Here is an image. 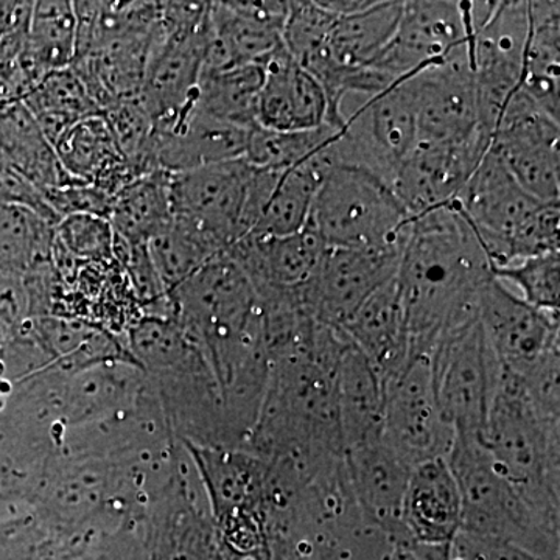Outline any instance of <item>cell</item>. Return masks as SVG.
Returning a JSON list of instances; mask_svg holds the SVG:
<instances>
[{
	"instance_id": "obj_1",
	"label": "cell",
	"mask_w": 560,
	"mask_h": 560,
	"mask_svg": "<svg viewBox=\"0 0 560 560\" xmlns=\"http://www.w3.org/2000/svg\"><path fill=\"white\" fill-rule=\"evenodd\" d=\"M167 298L172 318L205 352L219 381L228 418L237 427L254 425L270 370L264 315L248 276L223 254Z\"/></svg>"
},
{
	"instance_id": "obj_2",
	"label": "cell",
	"mask_w": 560,
	"mask_h": 560,
	"mask_svg": "<svg viewBox=\"0 0 560 560\" xmlns=\"http://www.w3.org/2000/svg\"><path fill=\"white\" fill-rule=\"evenodd\" d=\"M492 278V264L455 202L411 219L397 271L410 360L430 357L442 337L477 319Z\"/></svg>"
},
{
	"instance_id": "obj_3",
	"label": "cell",
	"mask_w": 560,
	"mask_h": 560,
	"mask_svg": "<svg viewBox=\"0 0 560 560\" xmlns=\"http://www.w3.org/2000/svg\"><path fill=\"white\" fill-rule=\"evenodd\" d=\"M132 359L156 394L173 436L195 447L241 448L205 352L172 316H142L127 330Z\"/></svg>"
},
{
	"instance_id": "obj_4",
	"label": "cell",
	"mask_w": 560,
	"mask_h": 560,
	"mask_svg": "<svg viewBox=\"0 0 560 560\" xmlns=\"http://www.w3.org/2000/svg\"><path fill=\"white\" fill-rule=\"evenodd\" d=\"M560 422L534 407L521 377L501 370L486 445L501 474L541 518L560 523Z\"/></svg>"
},
{
	"instance_id": "obj_5",
	"label": "cell",
	"mask_w": 560,
	"mask_h": 560,
	"mask_svg": "<svg viewBox=\"0 0 560 560\" xmlns=\"http://www.w3.org/2000/svg\"><path fill=\"white\" fill-rule=\"evenodd\" d=\"M493 268L559 250V202L530 197L492 149L455 201Z\"/></svg>"
},
{
	"instance_id": "obj_6",
	"label": "cell",
	"mask_w": 560,
	"mask_h": 560,
	"mask_svg": "<svg viewBox=\"0 0 560 560\" xmlns=\"http://www.w3.org/2000/svg\"><path fill=\"white\" fill-rule=\"evenodd\" d=\"M463 504L459 533L560 560L559 525L541 518L506 480L481 441L455 438L447 455Z\"/></svg>"
},
{
	"instance_id": "obj_7",
	"label": "cell",
	"mask_w": 560,
	"mask_h": 560,
	"mask_svg": "<svg viewBox=\"0 0 560 560\" xmlns=\"http://www.w3.org/2000/svg\"><path fill=\"white\" fill-rule=\"evenodd\" d=\"M280 173L254 167L245 158L171 173L173 217L189 221L226 253L256 228Z\"/></svg>"
},
{
	"instance_id": "obj_8",
	"label": "cell",
	"mask_w": 560,
	"mask_h": 560,
	"mask_svg": "<svg viewBox=\"0 0 560 560\" xmlns=\"http://www.w3.org/2000/svg\"><path fill=\"white\" fill-rule=\"evenodd\" d=\"M411 217L388 183L361 168L334 165L313 201L311 228L327 248L404 245Z\"/></svg>"
},
{
	"instance_id": "obj_9",
	"label": "cell",
	"mask_w": 560,
	"mask_h": 560,
	"mask_svg": "<svg viewBox=\"0 0 560 560\" xmlns=\"http://www.w3.org/2000/svg\"><path fill=\"white\" fill-rule=\"evenodd\" d=\"M180 444L189 452L200 475L220 548L232 555L267 560V466L264 460L246 448Z\"/></svg>"
},
{
	"instance_id": "obj_10",
	"label": "cell",
	"mask_w": 560,
	"mask_h": 560,
	"mask_svg": "<svg viewBox=\"0 0 560 560\" xmlns=\"http://www.w3.org/2000/svg\"><path fill=\"white\" fill-rule=\"evenodd\" d=\"M431 382L441 418L455 438L482 442L499 385L500 364L480 319L442 337L430 353Z\"/></svg>"
},
{
	"instance_id": "obj_11",
	"label": "cell",
	"mask_w": 560,
	"mask_h": 560,
	"mask_svg": "<svg viewBox=\"0 0 560 560\" xmlns=\"http://www.w3.org/2000/svg\"><path fill=\"white\" fill-rule=\"evenodd\" d=\"M529 36L528 2H469V61L480 127L493 136L504 106L521 86Z\"/></svg>"
},
{
	"instance_id": "obj_12",
	"label": "cell",
	"mask_w": 560,
	"mask_h": 560,
	"mask_svg": "<svg viewBox=\"0 0 560 560\" xmlns=\"http://www.w3.org/2000/svg\"><path fill=\"white\" fill-rule=\"evenodd\" d=\"M142 537L149 560H213L219 534L200 475L183 444L171 477L143 512Z\"/></svg>"
},
{
	"instance_id": "obj_13",
	"label": "cell",
	"mask_w": 560,
	"mask_h": 560,
	"mask_svg": "<svg viewBox=\"0 0 560 560\" xmlns=\"http://www.w3.org/2000/svg\"><path fill=\"white\" fill-rule=\"evenodd\" d=\"M382 440L408 467L445 459L455 433L441 418L430 357H416L385 383Z\"/></svg>"
},
{
	"instance_id": "obj_14",
	"label": "cell",
	"mask_w": 560,
	"mask_h": 560,
	"mask_svg": "<svg viewBox=\"0 0 560 560\" xmlns=\"http://www.w3.org/2000/svg\"><path fill=\"white\" fill-rule=\"evenodd\" d=\"M401 248H327L315 275L300 287L305 311L341 330L375 291L396 278Z\"/></svg>"
},
{
	"instance_id": "obj_15",
	"label": "cell",
	"mask_w": 560,
	"mask_h": 560,
	"mask_svg": "<svg viewBox=\"0 0 560 560\" xmlns=\"http://www.w3.org/2000/svg\"><path fill=\"white\" fill-rule=\"evenodd\" d=\"M559 121L518 88L501 113L490 149L526 194L541 202H559Z\"/></svg>"
},
{
	"instance_id": "obj_16",
	"label": "cell",
	"mask_w": 560,
	"mask_h": 560,
	"mask_svg": "<svg viewBox=\"0 0 560 560\" xmlns=\"http://www.w3.org/2000/svg\"><path fill=\"white\" fill-rule=\"evenodd\" d=\"M478 319L501 370L517 377L560 357L559 315L537 311L499 279L482 290Z\"/></svg>"
},
{
	"instance_id": "obj_17",
	"label": "cell",
	"mask_w": 560,
	"mask_h": 560,
	"mask_svg": "<svg viewBox=\"0 0 560 560\" xmlns=\"http://www.w3.org/2000/svg\"><path fill=\"white\" fill-rule=\"evenodd\" d=\"M469 40V2L418 0L404 2L397 31L386 49L372 61L386 84L410 77L430 65L466 49Z\"/></svg>"
},
{
	"instance_id": "obj_18",
	"label": "cell",
	"mask_w": 560,
	"mask_h": 560,
	"mask_svg": "<svg viewBox=\"0 0 560 560\" xmlns=\"http://www.w3.org/2000/svg\"><path fill=\"white\" fill-rule=\"evenodd\" d=\"M412 83L418 143L464 142L486 132L480 127L477 86L467 47L445 61L420 69Z\"/></svg>"
},
{
	"instance_id": "obj_19",
	"label": "cell",
	"mask_w": 560,
	"mask_h": 560,
	"mask_svg": "<svg viewBox=\"0 0 560 560\" xmlns=\"http://www.w3.org/2000/svg\"><path fill=\"white\" fill-rule=\"evenodd\" d=\"M492 138L480 132L455 143H418L401 162L393 190L411 219L458 198L488 153Z\"/></svg>"
},
{
	"instance_id": "obj_20",
	"label": "cell",
	"mask_w": 560,
	"mask_h": 560,
	"mask_svg": "<svg viewBox=\"0 0 560 560\" xmlns=\"http://www.w3.org/2000/svg\"><path fill=\"white\" fill-rule=\"evenodd\" d=\"M208 20L171 33L156 22L149 66L139 95L156 130H165L194 102L205 61Z\"/></svg>"
},
{
	"instance_id": "obj_21",
	"label": "cell",
	"mask_w": 560,
	"mask_h": 560,
	"mask_svg": "<svg viewBox=\"0 0 560 560\" xmlns=\"http://www.w3.org/2000/svg\"><path fill=\"white\" fill-rule=\"evenodd\" d=\"M289 11L290 2H209L202 72L265 60L282 46Z\"/></svg>"
},
{
	"instance_id": "obj_22",
	"label": "cell",
	"mask_w": 560,
	"mask_h": 560,
	"mask_svg": "<svg viewBox=\"0 0 560 560\" xmlns=\"http://www.w3.org/2000/svg\"><path fill=\"white\" fill-rule=\"evenodd\" d=\"M345 470L350 492L366 522L381 529L393 547L410 548L401 510L411 467L383 440H377L348 448Z\"/></svg>"
},
{
	"instance_id": "obj_23",
	"label": "cell",
	"mask_w": 560,
	"mask_h": 560,
	"mask_svg": "<svg viewBox=\"0 0 560 560\" xmlns=\"http://www.w3.org/2000/svg\"><path fill=\"white\" fill-rule=\"evenodd\" d=\"M256 106V125L272 131H311L329 125V101L319 81L285 47L268 55Z\"/></svg>"
},
{
	"instance_id": "obj_24",
	"label": "cell",
	"mask_w": 560,
	"mask_h": 560,
	"mask_svg": "<svg viewBox=\"0 0 560 560\" xmlns=\"http://www.w3.org/2000/svg\"><path fill=\"white\" fill-rule=\"evenodd\" d=\"M253 128L210 116L190 103L171 127L154 131V164L160 171L180 173L242 160Z\"/></svg>"
},
{
	"instance_id": "obj_25",
	"label": "cell",
	"mask_w": 560,
	"mask_h": 560,
	"mask_svg": "<svg viewBox=\"0 0 560 560\" xmlns=\"http://www.w3.org/2000/svg\"><path fill=\"white\" fill-rule=\"evenodd\" d=\"M463 504L447 459H431L411 470L401 523L410 548L452 545L460 530Z\"/></svg>"
},
{
	"instance_id": "obj_26",
	"label": "cell",
	"mask_w": 560,
	"mask_h": 560,
	"mask_svg": "<svg viewBox=\"0 0 560 560\" xmlns=\"http://www.w3.org/2000/svg\"><path fill=\"white\" fill-rule=\"evenodd\" d=\"M326 243L305 226L282 237L248 234L226 250L248 276L254 290H291L304 285L318 268Z\"/></svg>"
},
{
	"instance_id": "obj_27",
	"label": "cell",
	"mask_w": 560,
	"mask_h": 560,
	"mask_svg": "<svg viewBox=\"0 0 560 560\" xmlns=\"http://www.w3.org/2000/svg\"><path fill=\"white\" fill-rule=\"evenodd\" d=\"M341 331L366 357L383 385L404 370L410 361V337L397 276L375 291Z\"/></svg>"
},
{
	"instance_id": "obj_28",
	"label": "cell",
	"mask_w": 560,
	"mask_h": 560,
	"mask_svg": "<svg viewBox=\"0 0 560 560\" xmlns=\"http://www.w3.org/2000/svg\"><path fill=\"white\" fill-rule=\"evenodd\" d=\"M337 401L345 452L382 440L385 385L350 340L338 366Z\"/></svg>"
},
{
	"instance_id": "obj_29",
	"label": "cell",
	"mask_w": 560,
	"mask_h": 560,
	"mask_svg": "<svg viewBox=\"0 0 560 560\" xmlns=\"http://www.w3.org/2000/svg\"><path fill=\"white\" fill-rule=\"evenodd\" d=\"M0 153L39 191L75 183L22 101L0 102Z\"/></svg>"
},
{
	"instance_id": "obj_30",
	"label": "cell",
	"mask_w": 560,
	"mask_h": 560,
	"mask_svg": "<svg viewBox=\"0 0 560 560\" xmlns=\"http://www.w3.org/2000/svg\"><path fill=\"white\" fill-rule=\"evenodd\" d=\"M401 10L404 2H372L359 13L335 18L327 47L340 77L341 98L345 77L377 60L397 31Z\"/></svg>"
},
{
	"instance_id": "obj_31",
	"label": "cell",
	"mask_w": 560,
	"mask_h": 560,
	"mask_svg": "<svg viewBox=\"0 0 560 560\" xmlns=\"http://www.w3.org/2000/svg\"><path fill=\"white\" fill-rule=\"evenodd\" d=\"M529 3V36L521 90L541 110L559 121L560 5Z\"/></svg>"
},
{
	"instance_id": "obj_32",
	"label": "cell",
	"mask_w": 560,
	"mask_h": 560,
	"mask_svg": "<svg viewBox=\"0 0 560 560\" xmlns=\"http://www.w3.org/2000/svg\"><path fill=\"white\" fill-rule=\"evenodd\" d=\"M331 167L334 165L324 147L311 160L280 173L278 183L250 234L282 237L304 230L320 180Z\"/></svg>"
},
{
	"instance_id": "obj_33",
	"label": "cell",
	"mask_w": 560,
	"mask_h": 560,
	"mask_svg": "<svg viewBox=\"0 0 560 560\" xmlns=\"http://www.w3.org/2000/svg\"><path fill=\"white\" fill-rule=\"evenodd\" d=\"M108 220L121 241L147 245L172 223L171 173H147L124 187L113 198Z\"/></svg>"
},
{
	"instance_id": "obj_34",
	"label": "cell",
	"mask_w": 560,
	"mask_h": 560,
	"mask_svg": "<svg viewBox=\"0 0 560 560\" xmlns=\"http://www.w3.org/2000/svg\"><path fill=\"white\" fill-rule=\"evenodd\" d=\"M22 102L32 110L51 145L77 121L101 113L75 70H54Z\"/></svg>"
},
{
	"instance_id": "obj_35",
	"label": "cell",
	"mask_w": 560,
	"mask_h": 560,
	"mask_svg": "<svg viewBox=\"0 0 560 560\" xmlns=\"http://www.w3.org/2000/svg\"><path fill=\"white\" fill-rule=\"evenodd\" d=\"M261 81V61L220 72H202L191 103L210 116L253 128L256 127V106Z\"/></svg>"
},
{
	"instance_id": "obj_36",
	"label": "cell",
	"mask_w": 560,
	"mask_h": 560,
	"mask_svg": "<svg viewBox=\"0 0 560 560\" xmlns=\"http://www.w3.org/2000/svg\"><path fill=\"white\" fill-rule=\"evenodd\" d=\"M54 149L70 179L94 186L125 161L102 114L77 121Z\"/></svg>"
},
{
	"instance_id": "obj_37",
	"label": "cell",
	"mask_w": 560,
	"mask_h": 560,
	"mask_svg": "<svg viewBox=\"0 0 560 560\" xmlns=\"http://www.w3.org/2000/svg\"><path fill=\"white\" fill-rule=\"evenodd\" d=\"M147 246L165 294L175 290L210 260L226 254L205 232L178 217H173L172 223L156 237L151 238Z\"/></svg>"
},
{
	"instance_id": "obj_38",
	"label": "cell",
	"mask_w": 560,
	"mask_h": 560,
	"mask_svg": "<svg viewBox=\"0 0 560 560\" xmlns=\"http://www.w3.org/2000/svg\"><path fill=\"white\" fill-rule=\"evenodd\" d=\"M55 226L22 206L0 202V271L25 276L51 264Z\"/></svg>"
},
{
	"instance_id": "obj_39",
	"label": "cell",
	"mask_w": 560,
	"mask_h": 560,
	"mask_svg": "<svg viewBox=\"0 0 560 560\" xmlns=\"http://www.w3.org/2000/svg\"><path fill=\"white\" fill-rule=\"evenodd\" d=\"M51 453L44 442L0 440V515L35 503Z\"/></svg>"
},
{
	"instance_id": "obj_40",
	"label": "cell",
	"mask_w": 560,
	"mask_h": 560,
	"mask_svg": "<svg viewBox=\"0 0 560 560\" xmlns=\"http://www.w3.org/2000/svg\"><path fill=\"white\" fill-rule=\"evenodd\" d=\"M28 47L39 68L49 75L69 68L75 58L77 18L73 2H33Z\"/></svg>"
},
{
	"instance_id": "obj_41",
	"label": "cell",
	"mask_w": 560,
	"mask_h": 560,
	"mask_svg": "<svg viewBox=\"0 0 560 560\" xmlns=\"http://www.w3.org/2000/svg\"><path fill=\"white\" fill-rule=\"evenodd\" d=\"M337 128L324 125L311 131L250 130L245 160L254 167L283 172L311 160L329 143Z\"/></svg>"
},
{
	"instance_id": "obj_42",
	"label": "cell",
	"mask_w": 560,
	"mask_h": 560,
	"mask_svg": "<svg viewBox=\"0 0 560 560\" xmlns=\"http://www.w3.org/2000/svg\"><path fill=\"white\" fill-rule=\"evenodd\" d=\"M493 278L512 283L522 293V300L537 311L559 315L560 256L555 253L539 254L503 268H493Z\"/></svg>"
},
{
	"instance_id": "obj_43",
	"label": "cell",
	"mask_w": 560,
	"mask_h": 560,
	"mask_svg": "<svg viewBox=\"0 0 560 560\" xmlns=\"http://www.w3.org/2000/svg\"><path fill=\"white\" fill-rule=\"evenodd\" d=\"M55 238L66 253L83 264L110 265L116 261V232L103 217H66L55 226Z\"/></svg>"
},
{
	"instance_id": "obj_44",
	"label": "cell",
	"mask_w": 560,
	"mask_h": 560,
	"mask_svg": "<svg viewBox=\"0 0 560 560\" xmlns=\"http://www.w3.org/2000/svg\"><path fill=\"white\" fill-rule=\"evenodd\" d=\"M44 200L60 219L72 215H97L108 219L113 198L92 184L70 183L40 191Z\"/></svg>"
},
{
	"instance_id": "obj_45",
	"label": "cell",
	"mask_w": 560,
	"mask_h": 560,
	"mask_svg": "<svg viewBox=\"0 0 560 560\" xmlns=\"http://www.w3.org/2000/svg\"><path fill=\"white\" fill-rule=\"evenodd\" d=\"M0 202L5 205L22 206L38 213L40 219L46 220L51 226H57L60 219L49 208L43 194L35 186L24 178L13 165L0 153Z\"/></svg>"
},
{
	"instance_id": "obj_46",
	"label": "cell",
	"mask_w": 560,
	"mask_h": 560,
	"mask_svg": "<svg viewBox=\"0 0 560 560\" xmlns=\"http://www.w3.org/2000/svg\"><path fill=\"white\" fill-rule=\"evenodd\" d=\"M31 318V298L24 276L0 271V323L11 331Z\"/></svg>"
},
{
	"instance_id": "obj_47",
	"label": "cell",
	"mask_w": 560,
	"mask_h": 560,
	"mask_svg": "<svg viewBox=\"0 0 560 560\" xmlns=\"http://www.w3.org/2000/svg\"><path fill=\"white\" fill-rule=\"evenodd\" d=\"M452 547L460 555L474 560H544L533 552L504 541L482 540L459 533Z\"/></svg>"
},
{
	"instance_id": "obj_48",
	"label": "cell",
	"mask_w": 560,
	"mask_h": 560,
	"mask_svg": "<svg viewBox=\"0 0 560 560\" xmlns=\"http://www.w3.org/2000/svg\"><path fill=\"white\" fill-rule=\"evenodd\" d=\"M33 2H0V36L28 31Z\"/></svg>"
},
{
	"instance_id": "obj_49",
	"label": "cell",
	"mask_w": 560,
	"mask_h": 560,
	"mask_svg": "<svg viewBox=\"0 0 560 560\" xmlns=\"http://www.w3.org/2000/svg\"><path fill=\"white\" fill-rule=\"evenodd\" d=\"M371 3V0H340V2H319V5L335 16H349V14L368 9Z\"/></svg>"
},
{
	"instance_id": "obj_50",
	"label": "cell",
	"mask_w": 560,
	"mask_h": 560,
	"mask_svg": "<svg viewBox=\"0 0 560 560\" xmlns=\"http://www.w3.org/2000/svg\"><path fill=\"white\" fill-rule=\"evenodd\" d=\"M412 550L416 551L420 560H448L451 545H445V547H415Z\"/></svg>"
},
{
	"instance_id": "obj_51",
	"label": "cell",
	"mask_w": 560,
	"mask_h": 560,
	"mask_svg": "<svg viewBox=\"0 0 560 560\" xmlns=\"http://www.w3.org/2000/svg\"><path fill=\"white\" fill-rule=\"evenodd\" d=\"M448 560H474L467 558V556L460 555V552L456 551L455 548L451 545V552H448Z\"/></svg>"
},
{
	"instance_id": "obj_52",
	"label": "cell",
	"mask_w": 560,
	"mask_h": 560,
	"mask_svg": "<svg viewBox=\"0 0 560 560\" xmlns=\"http://www.w3.org/2000/svg\"><path fill=\"white\" fill-rule=\"evenodd\" d=\"M213 560H223V558H221L220 551L217 552L215 559H213Z\"/></svg>"
}]
</instances>
